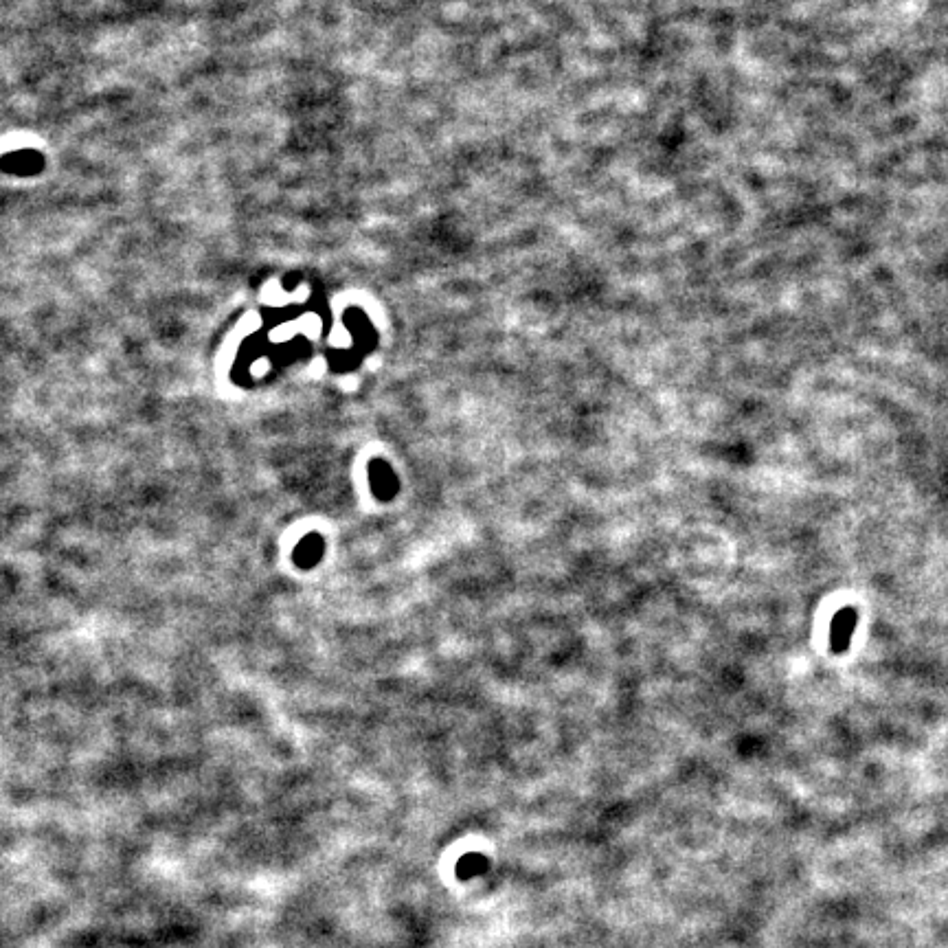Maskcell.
Returning a JSON list of instances; mask_svg holds the SVG:
<instances>
[{"mask_svg":"<svg viewBox=\"0 0 948 948\" xmlns=\"http://www.w3.org/2000/svg\"><path fill=\"white\" fill-rule=\"evenodd\" d=\"M854 628H856V608L852 606L841 608L830 624V648L834 654H845L850 650Z\"/></svg>","mask_w":948,"mask_h":948,"instance_id":"cell-1","label":"cell"},{"mask_svg":"<svg viewBox=\"0 0 948 948\" xmlns=\"http://www.w3.org/2000/svg\"><path fill=\"white\" fill-rule=\"evenodd\" d=\"M369 481L371 490L382 501H391L395 492H398V477H395L387 461L382 459H374L369 464Z\"/></svg>","mask_w":948,"mask_h":948,"instance_id":"cell-2","label":"cell"},{"mask_svg":"<svg viewBox=\"0 0 948 948\" xmlns=\"http://www.w3.org/2000/svg\"><path fill=\"white\" fill-rule=\"evenodd\" d=\"M321 556H323L321 536H314V534L308 536L297 549V560H299L301 567H312V564H316L321 560Z\"/></svg>","mask_w":948,"mask_h":948,"instance_id":"cell-3","label":"cell"}]
</instances>
